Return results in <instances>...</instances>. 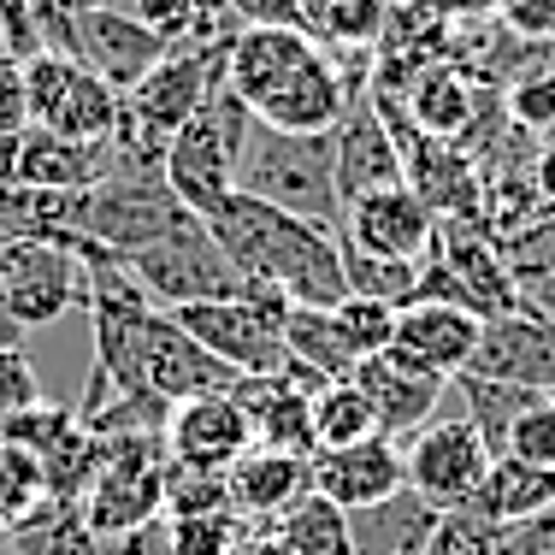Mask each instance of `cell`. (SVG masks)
Listing matches in <instances>:
<instances>
[{"mask_svg": "<svg viewBox=\"0 0 555 555\" xmlns=\"http://www.w3.org/2000/svg\"><path fill=\"white\" fill-rule=\"evenodd\" d=\"M42 402V385H36V366L24 349H0V420L18 414V408Z\"/></svg>", "mask_w": 555, "mask_h": 555, "instance_id": "obj_42", "label": "cell"}, {"mask_svg": "<svg viewBox=\"0 0 555 555\" xmlns=\"http://www.w3.org/2000/svg\"><path fill=\"white\" fill-rule=\"evenodd\" d=\"M255 107H248L236 89H214V95L195 107V118L166 142V160H160V178L166 190L183 202V214L207 219L224 195L236 190V166H243V149L255 137Z\"/></svg>", "mask_w": 555, "mask_h": 555, "instance_id": "obj_3", "label": "cell"}, {"mask_svg": "<svg viewBox=\"0 0 555 555\" xmlns=\"http://www.w3.org/2000/svg\"><path fill=\"white\" fill-rule=\"evenodd\" d=\"M0 538H7V520H0Z\"/></svg>", "mask_w": 555, "mask_h": 555, "instance_id": "obj_51", "label": "cell"}, {"mask_svg": "<svg viewBox=\"0 0 555 555\" xmlns=\"http://www.w3.org/2000/svg\"><path fill=\"white\" fill-rule=\"evenodd\" d=\"M0 289L12 320L36 332V325H60L89 296V267L60 236H12L0 243Z\"/></svg>", "mask_w": 555, "mask_h": 555, "instance_id": "obj_9", "label": "cell"}, {"mask_svg": "<svg viewBox=\"0 0 555 555\" xmlns=\"http://www.w3.org/2000/svg\"><path fill=\"white\" fill-rule=\"evenodd\" d=\"M544 508H555V467H526L514 455H491L479 491L467 496V514L485 520L491 532L496 526H514V520H532Z\"/></svg>", "mask_w": 555, "mask_h": 555, "instance_id": "obj_25", "label": "cell"}, {"mask_svg": "<svg viewBox=\"0 0 555 555\" xmlns=\"http://www.w3.org/2000/svg\"><path fill=\"white\" fill-rule=\"evenodd\" d=\"M183 202L166 190L160 171H130L113 166L95 190H83V207H77V248H107V255H137V248L160 243L171 224H183Z\"/></svg>", "mask_w": 555, "mask_h": 555, "instance_id": "obj_5", "label": "cell"}, {"mask_svg": "<svg viewBox=\"0 0 555 555\" xmlns=\"http://www.w3.org/2000/svg\"><path fill=\"white\" fill-rule=\"evenodd\" d=\"M24 337H30V332H24L18 320H12V308H7V289H0V349H24Z\"/></svg>", "mask_w": 555, "mask_h": 555, "instance_id": "obj_49", "label": "cell"}, {"mask_svg": "<svg viewBox=\"0 0 555 555\" xmlns=\"http://www.w3.org/2000/svg\"><path fill=\"white\" fill-rule=\"evenodd\" d=\"M107 461L101 473L89 479L77 514L89 520L95 538H118L130 526H149V520H166V438H101Z\"/></svg>", "mask_w": 555, "mask_h": 555, "instance_id": "obj_8", "label": "cell"}, {"mask_svg": "<svg viewBox=\"0 0 555 555\" xmlns=\"http://www.w3.org/2000/svg\"><path fill=\"white\" fill-rule=\"evenodd\" d=\"M325 54L313 48L308 30H284V24H248L236 30V42L224 48V89L248 101V107H267L284 89H296L308 72H320Z\"/></svg>", "mask_w": 555, "mask_h": 555, "instance_id": "obj_11", "label": "cell"}, {"mask_svg": "<svg viewBox=\"0 0 555 555\" xmlns=\"http://www.w3.org/2000/svg\"><path fill=\"white\" fill-rule=\"evenodd\" d=\"M325 30L332 36H373V24H378V0H325Z\"/></svg>", "mask_w": 555, "mask_h": 555, "instance_id": "obj_44", "label": "cell"}, {"mask_svg": "<svg viewBox=\"0 0 555 555\" xmlns=\"http://www.w3.org/2000/svg\"><path fill=\"white\" fill-rule=\"evenodd\" d=\"M72 54L113 89H130L166 60V42L125 7H72Z\"/></svg>", "mask_w": 555, "mask_h": 555, "instance_id": "obj_16", "label": "cell"}, {"mask_svg": "<svg viewBox=\"0 0 555 555\" xmlns=\"http://www.w3.org/2000/svg\"><path fill=\"white\" fill-rule=\"evenodd\" d=\"M267 532H272L284 550H296V555H354V526H349V514H343L332 496H320L313 485H308L296 502H289L284 514H278Z\"/></svg>", "mask_w": 555, "mask_h": 555, "instance_id": "obj_27", "label": "cell"}, {"mask_svg": "<svg viewBox=\"0 0 555 555\" xmlns=\"http://www.w3.org/2000/svg\"><path fill=\"white\" fill-rule=\"evenodd\" d=\"M420 260H385V255H361V248L343 243V278H349V296H373V301H390V308H408V301L420 296Z\"/></svg>", "mask_w": 555, "mask_h": 555, "instance_id": "obj_33", "label": "cell"}, {"mask_svg": "<svg viewBox=\"0 0 555 555\" xmlns=\"http://www.w3.org/2000/svg\"><path fill=\"white\" fill-rule=\"evenodd\" d=\"M502 243V260H508V272L526 284H538V278H555V207H538L526 224H514L508 236H496Z\"/></svg>", "mask_w": 555, "mask_h": 555, "instance_id": "obj_36", "label": "cell"}, {"mask_svg": "<svg viewBox=\"0 0 555 555\" xmlns=\"http://www.w3.org/2000/svg\"><path fill=\"white\" fill-rule=\"evenodd\" d=\"M520 308L555 325V278H538V284H526V289H520Z\"/></svg>", "mask_w": 555, "mask_h": 555, "instance_id": "obj_47", "label": "cell"}, {"mask_svg": "<svg viewBox=\"0 0 555 555\" xmlns=\"http://www.w3.org/2000/svg\"><path fill=\"white\" fill-rule=\"evenodd\" d=\"M113 171V142H72L54 130H18V154H12V183L24 190H95Z\"/></svg>", "mask_w": 555, "mask_h": 555, "instance_id": "obj_22", "label": "cell"}, {"mask_svg": "<svg viewBox=\"0 0 555 555\" xmlns=\"http://www.w3.org/2000/svg\"><path fill=\"white\" fill-rule=\"evenodd\" d=\"M408 491L426 496L438 514L467 508V496L479 491L485 467H491V443L479 438L467 414L455 420H426V426L408 438Z\"/></svg>", "mask_w": 555, "mask_h": 555, "instance_id": "obj_10", "label": "cell"}, {"mask_svg": "<svg viewBox=\"0 0 555 555\" xmlns=\"http://www.w3.org/2000/svg\"><path fill=\"white\" fill-rule=\"evenodd\" d=\"M514 118L532 130L555 125V77H538V83H520L514 89Z\"/></svg>", "mask_w": 555, "mask_h": 555, "instance_id": "obj_45", "label": "cell"}, {"mask_svg": "<svg viewBox=\"0 0 555 555\" xmlns=\"http://www.w3.org/2000/svg\"><path fill=\"white\" fill-rule=\"evenodd\" d=\"M349 378L366 390V402H373L378 431H385V438H414V431L426 426L431 414H438V402H443V390H449L443 373H431V366L408 361L402 349L366 354V361L354 366Z\"/></svg>", "mask_w": 555, "mask_h": 555, "instance_id": "obj_17", "label": "cell"}, {"mask_svg": "<svg viewBox=\"0 0 555 555\" xmlns=\"http://www.w3.org/2000/svg\"><path fill=\"white\" fill-rule=\"evenodd\" d=\"M308 467H313V491L332 496L343 514H361L408 485V461L385 431H373L361 443H343V449H313Z\"/></svg>", "mask_w": 555, "mask_h": 555, "instance_id": "obj_18", "label": "cell"}, {"mask_svg": "<svg viewBox=\"0 0 555 555\" xmlns=\"http://www.w3.org/2000/svg\"><path fill=\"white\" fill-rule=\"evenodd\" d=\"M107 555H171V538H166V520H149V526H130L118 538H101Z\"/></svg>", "mask_w": 555, "mask_h": 555, "instance_id": "obj_46", "label": "cell"}, {"mask_svg": "<svg viewBox=\"0 0 555 555\" xmlns=\"http://www.w3.org/2000/svg\"><path fill=\"white\" fill-rule=\"evenodd\" d=\"M166 479V514H214L231 508V479L219 467H190V461H171L160 467Z\"/></svg>", "mask_w": 555, "mask_h": 555, "instance_id": "obj_37", "label": "cell"}, {"mask_svg": "<svg viewBox=\"0 0 555 555\" xmlns=\"http://www.w3.org/2000/svg\"><path fill=\"white\" fill-rule=\"evenodd\" d=\"M473 378H496V385H526L555 396V325L538 313L514 308V313H491L479 325V349L461 366Z\"/></svg>", "mask_w": 555, "mask_h": 555, "instance_id": "obj_15", "label": "cell"}, {"mask_svg": "<svg viewBox=\"0 0 555 555\" xmlns=\"http://www.w3.org/2000/svg\"><path fill=\"white\" fill-rule=\"evenodd\" d=\"M550 402H555V396H550Z\"/></svg>", "mask_w": 555, "mask_h": 555, "instance_id": "obj_52", "label": "cell"}, {"mask_svg": "<svg viewBox=\"0 0 555 555\" xmlns=\"http://www.w3.org/2000/svg\"><path fill=\"white\" fill-rule=\"evenodd\" d=\"M332 142H337V195H343V207H349L354 195L408 183L402 149H396V137H390V125H385V113H378L373 95H349Z\"/></svg>", "mask_w": 555, "mask_h": 555, "instance_id": "obj_20", "label": "cell"}, {"mask_svg": "<svg viewBox=\"0 0 555 555\" xmlns=\"http://www.w3.org/2000/svg\"><path fill=\"white\" fill-rule=\"evenodd\" d=\"M72 426H77V414H72V408L30 402V408H18V414H7V420H0V438H7V443H18V449H30V455L42 461L48 449H54V443H60Z\"/></svg>", "mask_w": 555, "mask_h": 555, "instance_id": "obj_39", "label": "cell"}, {"mask_svg": "<svg viewBox=\"0 0 555 555\" xmlns=\"http://www.w3.org/2000/svg\"><path fill=\"white\" fill-rule=\"evenodd\" d=\"M284 354L296 366H313L325 385L354 373V354L343 349L337 325H332V308H289L284 313Z\"/></svg>", "mask_w": 555, "mask_h": 555, "instance_id": "obj_29", "label": "cell"}, {"mask_svg": "<svg viewBox=\"0 0 555 555\" xmlns=\"http://www.w3.org/2000/svg\"><path fill=\"white\" fill-rule=\"evenodd\" d=\"M420 555H496V532L485 520H473L467 508H449V514H438V526H431Z\"/></svg>", "mask_w": 555, "mask_h": 555, "instance_id": "obj_41", "label": "cell"}, {"mask_svg": "<svg viewBox=\"0 0 555 555\" xmlns=\"http://www.w3.org/2000/svg\"><path fill=\"white\" fill-rule=\"evenodd\" d=\"M479 313L473 308H455V301H408L402 313H396V337L390 349H402L408 361L431 366V373L455 378L461 366L473 361V349H479Z\"/></svg>", "mask_w": 555, "mask_h": 555, "instance_id": "obj_21", "label": "cell"}, {"mask_svg": "<svg viewBox=\"0 0 555 555\" xmlns=\"http://www.w3.org/2000/svg\"><path fill=\"white\" fill-rule=\"evenodd\" d=\"M378 431V414L366 402V390L354 378H337V385L313 390V443L320 449H343V443H361Z\"/></svg>", "mask_w": 555, "mask_h": 555, "instance_id": "obj_31", "label": "cell"}, {"mask_svg": "<svg viewBox=\"0 0 555 555\" xmlns=\"http://www.w3.org/2000/svg\"><path fill=\"white\" fill-rule=\"evenodd\" d=\"M408 101H414V125L426 130V137H438V142H455V137H467V118H473V89L461 83L455 72H426L420 77V89H408Z\"/></svg>", "mask_w": 555, "mask_h": 555, "instance_id": "obj_32", "label": "cell"}, {"mask_svg": "<svg viewBox=\"0 0 555 555\" xmlns=\"http://www.w3.org/2000/svg\"><path fill=\"white\" fill-rule=\"evenodd\" d=\"M166 538H171V555H236V544L248 538V520L236 508L166 514Z\"/></svg>", "mask_w": 555, "mask_h": 555, "instance_id": "obj_34", "label": "cell"}, {"mask_svg": "<svg viewBox=\"0 0 555 555\" xmlns=\"http://www.w3.org/2000/svg\"><path fill=\"white\" fill-rule=\"evenodd\" d=\"M24 107L36 130H54L72 142H113L118 130V89L77 54H54V48L24 60Z\"/></svg>", "mask_w": 555, "mask_h": 555, "instance_id": "obj_7", "label": "cell"}, {"mask_svg": "<svg viewBox=\"0 0 555 555\" xmlns=\"http://www.w3.org/2000/svg\"><path fill=\"white\" fill-rule=\"evenodd\" d=\"M236 190L260 195L267 207H284L296 219H313L325 231H343L337 195V142L332 130H272L255 125L236 166Z\"/></svg>", "mask_w": 555, "mask_h": 555, "instance_id": "obj_2", "label": "cell"}, {"mask_svg": "<svg viewBox=\"0 0 555 555\" xmlns=\"http://www.w3.org/2000/svg\"><path fill=\"white\" fill-rule=\"evenodd\" d=\"M236 555H296V550H284V544L267 532V526H248V538L236 544Z\"/></svg>", "mask_w": 555, "mask_h": 555, "instance_id": "obj_48", "label": "cell"}, {"mask_svg": "<svg viewBox=\"0 0 555 555\" xmlns=\"http://www.w3.org/2000/svg\"><path fill=\"white\" fill-rule=\"evenodd\" d=\"M224 479H231V508L243 514L248 526H272L278 514L313 485V467H308V455H284V449L255 443Z\"/></svg>", "mask_w": 555, "mask_h": 555, "instance_id": "obj_24", "label": "cell"}, {"mask_svg": "<svg viewBox=\"0 0 555 555\" xmlns=\"http://www.w3.org/2000/svg\"><path fill=\"white\" fill-rule=\"evenodd\" d=\"M296 301L284 289L248 278V296H224V301H190V308H166L207 354H219L231 373L243 378H267L284 373V313Z\"/></svg>", "mask_w": 555, "mask_h": 555, "instance_id": "obj_4", "label": "cell"}, {"mask_svg": "<svg viewBox=\"0 0 555 555\" xmlns=\"http://www.w3.org/2000/svg\"><path fill=\"white\" fill-rule=\"evenodd\" d=\"M30 125V107H24V60H12L0 48V137H18Z\"/></svg>", "mask_w": 555, "mask_h": 555, "instance_id": "obj_43", "label": "cell"}, {"mask_svg": "<svg viewBox=\"0 0 555 555\" xmlns=\"http://www.w3.org/2000/svg\"><path fill=\"white\" fill-rule=\"evenodd\" d=\"M236 378H243V373H231L219 354H207L202 343H195V337L160 308V313L149 320V332H142L137 378H130V390H149V396H160L166 408H178V402H190V396L231 390Z\"/></svg>", "mask_w": 555, "mask_h": 555, "instance_id": "obj_12", "label": "cell"}, {"mask_svg": "<svg viewBox=\"0 0 555 555\" xmlns=\"http://www.w3.org/2000/svg\"><path fill=\"white\" fill-rule=\"evenodd\" d=\"M396 313H402V308H390V301H373V296H343L337 308H332V325H337L343 349L354 354V366H361L366 354L390 349V337H396Z\"/></svg>", "mask_w": 555, "mask_h": 555, "instance_id": "obj_35", "label": "cell"}, {"mask_svg": "<svg viewBox=\"0 0 555 555\" xmlns=\"http://www.w3.org/2000/svg\"><path fill=\"white\" fill-rule=\"evenodd\" d=\"M502 455L526 461V467H555V402H550V396H538V402L508 426Z\"/></svg>", "mask_w": 555, "mask_h": 555, "instance_id": "obj_40", "label": "cell"}, {"mask_svg": "<svg viewBox=\"0 0 555 555\" xmlns=\"http://www.w3.org/2000/svg\"><path fill=\"white\" fill-rule=\"evenodd\" d=\"M349 526H354V555H420L431 526H438V508L402 485L396 496L349 514Z\"/></svg>", "mask_w": 555, "mask_h": 555, "instance_id": "obj_26", "label": "cell"}, {"mask_svg": "<svg viewBox=\"0 0 555 555\" xmlns=\"http://www.w3.org/2000/svg\"><path fill=\"white\" fill-rule=\"evenodd\" d=\"M202 224L214 231V243L231 255L236 272L284 289L296 308H337L349 296L343 236L325 231V224L296 219L284 207H267L260 195H243V190L224 195Z\"/></svg>", "mask_w": 555, "mask_h": 555, "instance_id": "obj_1", "label": "cell"}, {"mask_svg": "<svg viewBox=\"0 0 555 555\" xmlns=\"http://www.w3.org/2000/svg\"><path fill=\"white\" fill-rule=\"evenodd\" d=\"M343 243L361 255H385V260H420L438 236V214L426 207V195L414 183H390V190L354 195L343 207Z\"/></svg>", "mask_w": 555, "mask_h": 555, "instance_id": "obj_13", "label": "cell"}, {"mask_svg": "<svg viewBox=\"0 0 555 555\" xmlns=\"http://www.w3.org/2000/svg\"><path fill=\"white\" fill-rule=\"evenodd\" d=\"M125 267L142 278V289H149L160 308H190V301L248 296V278L231 267V255L214 243V231H207L195 214L183 219V224H171L160 243L125 255Z\"/></svg>", "mask_w": 555, "mask_h": 555, "instance_id": "obj_6", "label": "cell"}, {"mask_svg": "<svg viewBox=\"0 0 555 555\" xmlns=\"http://www.w3.org/2000/svg\"><path fill=\"white\" fill-rule=\"evenodd\" d=\"M538 195H555V142H550V154H544V166H538Z\"/></svg>", "mask_w": 555, "mask_h": 555, "instance_id": "obj_50", "label": "cell"}, {"mask_svg": "<svg viewBox=\"0 0 555 555\" xmlns=\"http://www.w3.org/2000/svg\"><path fill=\"white\" fill-rule=\"evenodd\" d=\"M231 396L243 402L260 449H284V455L313 461L320 443H313V396L308 390H296L284 373H267V378H236Z\"/></svg>", "mask_w": 555, "mask_h": 555, "instance_id": "obj_23", "label": "cell"}, {"mask_svg": "<svg viewBox=\"0 0 555 555\" xmlns=\"http://www.w3.org/2000/svg\"><path fill=\"white\" fill-rule=\"evenodd\" d=\"M431 255L443 260V272L455 278L461 301H467L479 320L520 308V278L508 272V260H502V243H496L491 231H485V224H473V219H438Z\"/></svg>", "mask_w": 555, "mask_h": 555, "instance_id": "obj_14", "label": "cell"}, {"mask_svg": "<svg viewBox=\"0 0 555 555\" xmlns=\"http://www.w3.org/2000/svg\"><path fill=\"white\" fill-rule=\"evenodd\" d=\"M248 449H255V426H248L243 402H236L231 390L190 396V402H178V408H171V420H166V455L171 461L231 473Z\"/></svg>", "mask_w": 555, "mask_h": 555, "instance_id": "obj_19", "label": "cell"}, {"mask_svg": "<svg viewBox=\"0 0 555 555\" xmlns=\"http://www.w3.org/2000/svg\"><path fill=\"white\" fill-rule=\"evenodd\" d=\"M449 385L461 390V414L473 420V426H479V438L491 443V455H502V438H508V426L514 420L526 414V408L538 402V396L544 390H526V385H496V378H473V373H455L449 378Z\"/></svg>", "mask_w": 555, "mask_h": 555, "instance_id": "obj_30", "label": "cell"}, {"mask_svg": "<svg viewBox=\"0 0 555 555\" xmlns=\"http://www.w3.org/2000/svg\"><path fill=\"white\" fill-rule=\"evenodd\" d=\"M343 107H349V89H343V77L332 65H320V72H308L296 89H284L278 101H267L255 118L272 130H337Z\"/></svg>", "mask_w": 555, "mask_h": 555, "instance_id": "obj_28", "label": "cell"}, {"mask_svg": "<svg viewBox=\"0 0 555 555\" xmlns=\"http://www.w3.org/2000/svg\"><path fill=\"white\" fill-rule=\"evenodd\" d=\"M48 502V485H42V461L30 455V449L7 443L0 438V520H24L30 508H42Z\"/></svg>", "mask_w": 555, "mask_h": 555, "instance_id": "obj_38", "label": "cell"}]
</instances>
